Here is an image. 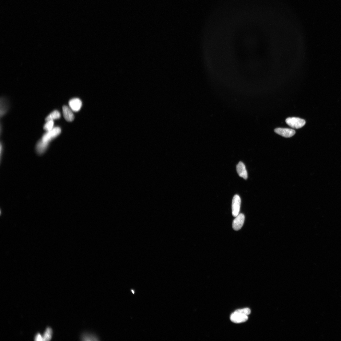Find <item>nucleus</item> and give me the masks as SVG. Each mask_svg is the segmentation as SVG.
<instances>
[{
    "label": "nucleus",
    "mask_w": 341,
    "mask_h": 341,
    "mask_svg": "<svg viewBox=\"0 0 341 341\" xmlns=\"http://www.w3.org/2000/svg\"><path fill=\"white\" fill-rule=\"evenodd\" d=\"M61 132V129L59 127H54L51 131L47 132L37 145L36 150L38 153L43 154L47 149L50 141L59 135Z\"/></svg>",
    "instance_id": "nucleus-1"
},
{
    "label": "nucleus",
    "mask_w": 341,
    "mask_h": 341,
    "mask_svg": "<svg viewBox=\"0 0 341 341\" xmlns=\"http://www.w3.org/2000/svg\"><path fill=\"white\" fill-rule=\"evenodd\" d=\"M286 123L291 127L295 129H299L303 126L305 121L297 117H288L286 121Z\"/></svg>",
    "instance_id": "nucleus-2"
},
{
    "label": "nucleus",
    "mask_w": 341,
    "mask_h": 341,
    "mask_svg": "<svg viewBox=\"0 0 341 341\" xmlns=\"http://www.w3.org/2000/svg\"><path fill=\"white\" fill-rule=\"evenodd\" d=\"M241 200L238 195H235L232 199V216L236 217L239 214L240 210Z\"/></svg>",
    "instance_id": "nucleus-3"
},
{
    "label": "nucleus",
    "mask_w": 341,
    "mask_h": 341,
    "mask_svg": "<svg viewBox=\"0 0 341 341\" xmlns=\"http://www.w3.org/2000/svg\"><path fill=\"white\" fill-rule=\"evenodd\" d=\"M248 316L235 311L231 315L230 319L234 323H241L248 320Z\"/></svg>",
    "instance_id": "nucleus-4"
},
{
    "label": "nucleus",
    "mask_w": 341,
    "mask_h": 341,
    "mask_svg": "<svg viewBox=\"0 0 341 341\" xmlns=\"http://www.w3.org/2000/svg\"><path fill=\"white\" fill-rule=\"evenodd\" d=\"M232 222V228L235 231H238L241 229L244 224L245 216L243 214H239L236 217Z\"/></svg>",
    "instance_id": "nucleus-5"
},
{
    "label": "nucleus",
    "mask_w": 341,
    "mask_h": 341,
    "mask_svg": "<svg viewBox=\"0 0 341 341\" xmlns=\"http://www.w3.org/2000/svg\"><path fill=\"white\" fill-rule=\"evenodd\" d=\"M275 132L280 135L287 138L291 137L295 134V130L288 128H277L275 129Z\"/></svg>",
    "instance_id": "nucleus-6"
},
{
    "label": "nucleus",
    "mask_w": 341,
    "mask_h": 341,
    "mask_svg": "<svg viewBox=\"0 0 341 341\" xmlns=\"http://www.w3.org/2000/svg\"><path fill=\"white\" fill-rule=\"evenodd\" d=\"M69 108L73 112H77L79 111L81 109L82 102L79 99L74 98L69 101Z\"/></svg>",
    "instance_id": "nucleus-7"
},
{
    "label": "nucleus",
    "mask_w": 341,
    "mask_h": 341,
    "mask_svg": "<svg viewBox=\"0 0 341 341\" xmlns=\"http://www.w3.org/2000/svg\"><path fill=\"white\" fill-rule=\"evenodd\" d=\"M63 113L65 120L68 122H72L74 119L73 111L69 107L64 105L62 108Z\"/></svg>",
    "instance_id": "nucleus-8"
},
{
    "label": "nucleus",
    "mask_w": 341,
    "mask_h": 341,
    "mask_svg": "<svg viewBox=\"0 0 341 341\" xmlns=\"http://www.w3.org/2000/svg\"><path fill=\"white\" fill-rule=\"evenodd\" d=\"M237 172L240 177L245 180L248 178V172L246 170L244 164L242 162H240L236 166Z\"/></svg>",
    "instance_id": "nucleus-9"
},
{
    "label": "nucleus",
    "mask_w": 341,
    "mask_h": 341,
    "mask_svg": "<svg viewBox=\"0 0 341 341\" xmlns=\"http://www.w3.org/2000/svg\"><path fill=\"white\" fill-rule=\"evenodd\" d=\"M61 117V114L60 112L57 110H54L46 117L45 121H54L60 119Z\"/></svg>",
    "instance_id": "nucleus-10"
},
{
    "label": "nucleus",
    "mask_w": 341,
    "mask_h": 341,
    "mask_svg": "<svg viewBox=\"0 0 341 341\" xmlns=\"http://www.w3.org/2000/svg\"><path fill=\"white\" fill-rule=\"evenodd\" d=\"M52 330L51 328L50 327L47 328L43 336V341L50 340L52 338Z\"/></svg>",
    "instance_id": "nucleus-11"
},
{
    "label": "nucleus",
    "mask_w": 341,
    "mask_h": 341,
    "mask_svg": "<svg viewBox=\"0 0 341 341\" xmlns=\"http://www.w3.org/2000/svg\"><path fill=\"white\" fill-rule=\"evenodd\" d=\"M43 126L44 130L47 132L51 131L54 128V121L50 120L46 121Z\"/></svg>",
    "instance_id": "nucleus-12"
},
{
    "label": "nucleus",
    "mask_w": 341,
    "mask_h": 341,
    "mask_svg": "<svg viewBox=\"0 0 341 341\" xmlns=\"http://www.w3.org/2000/svg\"><path fill=\"white\" fill-rule=\"evenodd\" d=\"M81 339L83 340H97V338L95 336L89 334H85L82 336Z\"/></svg>",
    "instance_id": "nucleus-13"
},
{
    "label": "nucleus",
    "mask_w": 341,
    "mask_h": 341,
    "mask_svg": "<svg viewBox=\"0 0 341 341\" xmlns=\"http://www.w3.org/2000/svg\"><path fill=\"white\" fill-rule=\"evenodd\" d=\"M235 311L247 315H249L251 312V310L249 309L248 308L239 309Z\"/></svg>",
    "instance_id": "nucleus-14"
},
{
    "label": "nucleus",
    "mask_w": 341,
    "mask_h": 341,
    "mask_svg": "<svg viewBox=\"0 0 341 341\" xmlns=\"http://www.w3.org/2000/svg\"><path fill=\"white\" fill-rule=\"evenodd\" d=\"M35 340L37 341H43V336L40 334H38L34 338Z\"/></svg>",
    "instance_id": "nucleus-15"
}]
</instances>
